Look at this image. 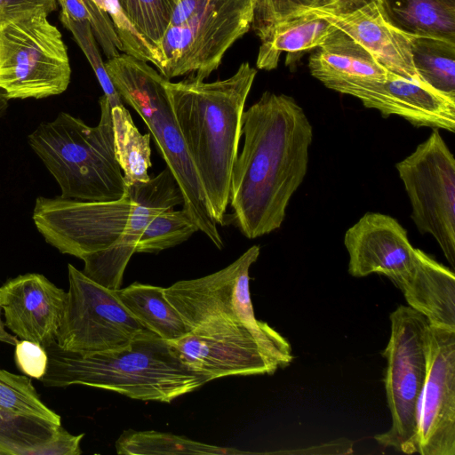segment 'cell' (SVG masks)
<instances>
[{
    "instance_id": "obj_22",
    "label": "cell",
    "mask_w": 455,
    "mask_h": 455,
    "mask_svg": "<svg viewBox=\"0 0 455 455\" xmlns=\"http://www.w3.org/2000/svg\"><path fill=\"white\" fill-rule=\"evenodd\" d=\"M337 28L311 10L295 13L276 24L259 49V69L276 68L282 52L286 65L292 66L307 51L319 47Z\"/></svg>"
},
{
    "instance_id": "obj_17",
    "label": "cell",
    "mask_w": 455,
    "mask_h": 455,
    "mask_svg": "<svg viewBox=\"0 0 455 455\" xmlns=\"http://www.w3.org/2000/svg\"><path fill=\"white\" fill-rule=\"evenodd\" d=\"M349 256L348 273L354 277L380 274L397 287L410 273L415 258L407 230L393 217L369 212L345 234Z\"/></svg>"
},
{
    "instance_id": "obj_28",
    "label": "cell",
    "mask_w": 455,
    "mask_h": 455,
    "mask_svg": "<svg viewBox=\"0 0 455 455\" xmlns=\"http://www.w3.org/2000/svg\"><path fill=\"white\" fill-rule=\"evenodd\" d=\"M60 426L0 411V455H35L54 439Z\"/></svg>"
},
{
    "instance_id": "obj_23",
    "label": "cell",
    "mask_w": 455,
    "mask_h": 455,
    "mask_svg": "<svg viewBox=\"0 0 455 455\" xmlns=\"http://www.w3.org/2000/svg\"><path fill=\"white\" fill-rule=\"evenodd\" d=\"M386 21L411 36L455 43V0H377Z\"/></svg>"
},
{
    "instance_id": "obj_20",
    "label": "cell",
    "mask_w": 455,
    "mask_h": 455,
    "mask_svg": "<svg viewBox=\"0 0 455 455\" xmlns=\"http://www.w3.org/2000/svg\"><path fill=\"white\" fill-rule=\"evenodd\" d=\"M408 306L422 314L430 325L455 331V275L420 249L413 266L397 286Z\"/></svg>"
},
{
    "instance_id": "obj_14",
    "label": "cell",
    "mask_w": 455,
    "mask_h": 455,
    "mask_svg": "<svg viewBox=\"0 0 455 455\" xmlns=\"http://www.w3.org/2000/svg\"><path fill=\"white\" fill-rule=\"evenodd\" d=\"M325 86L357 98L365 108L379 110L383 117L395 115L416 127L455 132V99L423 82L388 72L382 80H342Z\"/></svg>"
},
{
    "instance_id": "obj_26",
    "label": "cell",
    "mask_w": 455,
    "mask_h": 455,
    "mask_svg": "<svg viewBox=\"0 0 455 455\" xmlns=\"http://www.w3.org/2000/svg\"><path fill=\"white\" fill-rule=\"evenodd\" d=\"M117 454L124 455H236L251 452L220 447L188 439L185 436L154 430L123 432L116 442Z\"/></svg>"
},
{
    "instance_id": "obj_4",
    "label": "cell",
    "mask_w": 455,
    "mask_h": 455,
    "mask_svg": "<svg viewBox=\"0 0 455 455\" xmlns=\"http://www.w3.org/2000/svg\"><path fill=\"white\" fill-rule=\"evenodd\" d=\"M253 245L234 262L211 275L174 283L164 288L190 333L235 341H254L277 364L292 361L284 337L255 317L250 294L251 266L259 256Z\"/></svg>"
},
{
    "instance_id": "obj_8",
    "label": "cell",
    "mask_w": 455,
    "mask_h": 455,
    "mask_svg": "<svg viewBox=\"0 0 455 455\" xmlns=\"http://www.w3.org/2000/svg\"><path fill=\"white\" fill-rule=\"evenodd\" d=\"M44 12L0 28V89L10 99H41L65 92L71 68L60 30Z\"/></svg>"
},
{
    "instance_id": "obj_21",
    "label": "cell",
    "mask_w": 455,
    "mask_h": 455,
    "mask_svg": "<svg viewBox=\"0 0 455 455\" xmlns=\"http://www.w3.org/2000/svg\"><path fill=\"white\" fill-rule=\"evenodd\" d=\"M308 68L324 85L351 79L382 80L388 74L368 51L339 28L311 54Z\"/></svg>"
},
{
    "instance_id": "obj_41",
    "label": "cell",
    "mask_w": 455,
    "mask_h": 455,
    "mask_svg": "<svg viewBox=\"0 0 455 455\" xmlns=\"http://www.w3.org/2000/svg\"><path fill=\"white\" fill-rule=\"evenodd\" d=\"M175 3V0H172Z\"/></svg>"
},
{
    "instance_id": "obj_32",
    "label": "cell",
    "mask_w": 455,
    "mask_h": 455,
    "mask_svg": "<svg viewBox=\"0 0 455 455\" xmlns=\"http://www.w3.org/2000/svg\"><path fill=\"white\" fill-rule=\"evenodd\" d=\"M109 15L123 52L138 60L154 64L158 71L162 68V55L159 48L146 38L132 23L118 0H93Z\"/></svg>"
},
{
    "instance_id": "obj_11",
    "label": "cell",
    "mask_w": 455,
    "mask_h": 455,
    "mask_svg": "<svg viewBox=\"0 0 455 455\" xmlns=\"http://www.w3.org/2000/svg\"><path fill=\"white\" fill-rule=\"evenodd\" d=\"M68 290L56 343L65 350L90 353L130 344L146 328L118 298L116 291L68 265Z\"/></svg>"
},
{
    "instance_id": "obj_29",
    "label": "cell",
    "mask_w": 455,
    "mask_h": 455,
    "mask_svg": "<svg viewBox=\"0 0 455 455\" xmlns=\"http://www.w3.org/2000/svg\"><path fill=\"white\" fill-rule=\"evenodd\" d=\"M197 231L198 227L184 209L164 211L143 230L135 252L158 253L182 243Z\"/></svg>"
},
{
    "instance_id": "obj_33",
    "label": "cell",
    "mask_w": 455,
    "mask_h": 455,
    "mask_svg": "<svg viewBox=\"0 0 455 455\" xmlns=\"http://www.w3.org/2000/svg\"><path fill=\"white\" fill-rule=\"evenodd\" d=\"M136 28L158 47L168 28L174 6L172 0H118Z\"/></svg>"
},
{
    "instance_id": "obj_2",
    "label": "cell",
    "mask_w": 455,
    "mask_h": 455,
    "mask_svg": "<svg viewBox=\"0 0 455 455\" xmlns=\"http://www.w3.org/2000/svg\"><path fill=\"white\" fill-rule=\"evenodd\" d=\"M257 71L242 63L234 75L211 83L191 76L165 82L168 99L197 172L213 220L224 224L230 177L238 154L241 120Z\"/></svg>"
},
{
    "instance_id": "obj_40",
    "label": "cell",
    "mask_w": 455,
    "mask_h": 455,
    "mask_svg": "<svg viewBox=\"0 0 455 455\" xmlns=\"http://www.w3.org/2000/svg\"><path fill=\"white\" fill-rule=\"evenodd\" d=\"M8 98L5 92L0 89V118L5 113L8 108Z\"/></svg>"
},
{
    "instance_id": "obj_38",
    "label": "cell",
    "mask_w": 455,
    "mask_h": 455,
    "mask_svg": "<svg viewBox=\"0 0 455 455\" xmlns=\"http://www.w3.org/2000/svg\"><path fill=\"white\" fill-rule=\"evenodd\" d=\"M84 434L71 435L61 426L54 439L39 449L35 455H78L82 453L80 443Z\"/></svg>"
},
{
    "instance_id": "obj_13",
    "label": "cell",
    "mask_w": 455,
    "mask_h": 455,
    "mask_svg": "<svg viewBox=\"0 0 455 455\" xmlns=\"http://www.w3.org/2000/svg\"><path fill=\"white\" fill-rule=\"evenodd\" d=\"M417 452L455 455V331L429 324L417 414Z\"/></svg>"
},
{
    "instance_id": "obj_3",
    "label": "cell",
    "mask_w": 455,
    "mask_h": 455,
    "mask_svg": "<svg viewBox=\"0 0 455 455\" xmlns=\"http://www.w3.org/2000/svg\"><path fill=\"white\" fill-rule=\"evenodd\" d=\"M45 350L47 370L40 380L46 387L89 386L132 399L170 403L209 382L148 329L118 349L80 353L54 341Z\"/></svg>"
},
{
    "instance_id": "obj_9",
    "label": "cell",
    "mask_w": 455,
    "mask_h": 455,
    "mask_svg": "<svg viewBox=\"0 0 455 455\" xmlns=\"http://www.w3.org/2000/svg\"><path fill=\"white\" fill-rule=\"evenodd\" d=\"M252 0H212L199 14L168 26L158 48L160 74L171 80L186 76L204 80L216 70L228 48L251 28Z\"/></svg>"
},
{
    "instance_id": "obj_25",
    "label": "cell",
    "mask_w": 455,
    "mask_h": 455,
    "mask_svg": "<svg viewBox=\"0 0 455 455\" xmlns=\"http://www.w3.org/2000/svg\"><path fill=\"white\" fill-rule=\"evenodd\" d=\"M116 157L126 186L149 180L150 132L141 134L124 105L111 108Z\"/></svg>"
},
{
    "instance_id": "obj_30",
    "label": "cell",
    "mask_w": 455,
    "mask_h": 455,
    "mask_svg": "<svg viewBox=\"0 0 455 455\" xmlns=\"http://www.w3.org/2000/svg\"><path fill=\"white\" fill-rule=\"evenodd\" d=\"M0 411L19 416L42 419L60 426V415L43 403L28 378L2 369H0Z\"/></svg>"
},
{
    "instance_id": "obj_10",
    "label": "cell",
    "mask_w": 455,
    "mask_h": 455,
    "mask_svg": "<svg viewBox=\"0 0 455 455\" xmlns=\"http://www.w3.org/2000/svg\"><path fill=\"white\" fill-rule=\"evenodd\" d=\"M421 234L436 240L455 267V159L437 129L395 164Z\"/></svg>"
},
{
    "instance_id": "obj_1",
    "label": "cell",
    "mask_w": 455,
    "mask_h": 455,
    "mask_svg": "<svg viewBox=\"0 0 455 455\" xmlns=\"http://www.w3.org/2000/svg\"><path fill=\"white\" fill-rule=\"evenodd\" d=\"M313 126L291 96L265 92L244 110L243 149L233 164L229 201L235 223L249 239L278 229L303 182Z\"/></svg>"
},
{
    "instance_id": "obj_5",
    "label": "cell",
    "mask_w": 455,
    "mask_h": 455,
    "mask_svg": "<svg viewBox=\"0 0 455 455\" xmlns=\"http://www.w3.org/2000/svg\"><path fill=\"white\" fill-rule=\"evenodd\" d=\"M98 125L60 112L28 136V143L58 182L61 197L105 202L121 199L126 185L116 157L111 108L100 99Z\"/></svg>"
},
{
    "instance_id": "obj_24",
    "label": "cell",
    "mask_w": 455,
    "mask_h": 455,
    "mask_svg": "<svg viewBox=\"0 0 455 455\" xmlns=\"http://www.w3.org/2000/svg\"><path fill=\"white\" fill-rule=\"evenodd\" d=\"M116 291L133 316L161 339L172 342L190 333L180 313L167 299L164 288L133 283Z\"/></svg>"
},
{
    "instance_id": "obj_35",
    "label": "cell",
    "mask_w": 455,
    "mask_h": 455,
    "mask_svg": "<svg viewBox=\"0 0 455 455\" xmlns=\"http://www.w3.org/2000/svg\"><path fill=\"white\" fill-rule=\"evenodd\" d=\"M62 24L71 31L74 38L89 60L98 81L107 97L110 108L121 106L123 100L115 89L105 68L100 52L97 48L95 37L91 26L87 21H74L60 14Z\"/></svg>"
},
{
    "instance_id": "obj_31",
    "label": "cell",
    "mask_w": 455,
    "mask_h": 455,
    "mask_svg": "<svg viewBox=\"0 0 455 455\" xmlns=\"http://www.w3.org/2000/svg\"><path fill=\"white\" fill-rule=\"evenodd\" d=\"M61 15L74 21H87L108 59L123 52L114 24L106 11L93 0H58Z\"/></svg>"
},
{
    "instance_id": "obj_15",
    "label": "cell",
    "mask_w": 455,
    "mask_h": 455,
    "mask_svg": "<svg viewBox=\"0 0 455 455\" xmlns=\"http://www.w3.org/2000/svg\"><path fill=\"white\" fill-rule=\"evenodd\" d=\"M126 187L133 203L121 236L108 248L81 258L84 262L82 272L114 291L120 289L125 267L148 223L164 211L184 203L179 184L167 167L147 182Z\"/></svg>"
},
{
    "instance_id": "obj_12",
    "label": "cell",
    "mask_w": 455,
    "mask_h": 455,
    "mask_svg": "<svg viewBox=\"0 0 455 455\" xmlns=\"http://www.w3.org/2000/svg\"><path fill=\"white\" fill-rule=\"evenodd\" d=\"M126 187L119 200L92 202L38 196L33 220L45 241L77 258L105 250L121 236L132 206Z\"/></svg>"
},
{
    "instance_id": "obj_7",
    "label": "cell",
    "mask_w": 455,
    "mask_h": 455,
    "mask_svg": "<svg viewBox=\"0 0 455 455\" xmlns=\"http://www.w3.org/2000/svg\"><path fill=\"white\" fill-rule=\"evenodd\" d=\"M390 323L383 355L391 426L374 438L385 448L412 454L417 452L418 403L427 375L429 323L422 314L403 305L390 314Z\"/></svg>"
},
{
    "instance_id": "obj_16",
    "label": "cell",
    "mask_w": 455,
    "mask_h": 455,
    "mask_svg": "<svg viewBox=\"0 0 455 455\" xmlns=\"http://www.w3.org/2000/svg\"><path fill=\"white\" fill-rule=\"evenodd\" d=\"M310 10L348 35L388 72L422 82L413 66L411 36L386 21L377 0H331Z\"/></svg>"
},
{
    "instance_id": "obj_37",
    "label": "cell",
    "mask_w": 455,
    "mask_h": 455,
    "mask_svg": "<svg viewBox=\"0 0 455 455\" xmlns=\"http://www.w3.org/2000/svg\"><path fill=\"white\" fill-rule=\"evenodd\" d=\"M58 0H0V28L25 17L57 9Z\"/></svg>"
},
{
    "instance_id": "obj_19",
    "label": "cell",
    "mask_w": 455,
    "mask_h": 455,
    "mask_svg": "<svg viewBox=\"0 0 455 455\" xmlns=\"http://www.w3.org/2000/svg\"><path fill=\"white\" fill-rule=\"evenodd\" d=\"M191 370L209 381L228 376L272 374L277 364L257 342L235 341L188 333L169 342Z\"/></svg>"
},
{
    "instance_id": "obj_34",
    "label": "cell",
    "mask_w": 455,
    "mask_h": 455,
    "mask_svg": "<svg viewBox=\"0 0 455 455\" xmlns=\"http://www.w3.org/2000/svg\"><path fill=\"white\" fill-rule=\"evenodd\" d=\"M331 0H252L253 18L251 28L260 41L265 40L274 27L286 18L316 8Z\"/></svg>"
},
{
    "instance_id": "obj_18",
    "label": "cell",
    "mask_w": 455,
    "mask_h": 455,
    "mask_svg": "<svg viewBox=\"0 0 455 455\" xmlns=\"http://www.w3.org/2000/svg\"><path fill=\"white\" fill-rule=\"evenodd\" d=\"M67 291L44 275H19L0 286V308L4 324L17 337L46 347L56 341Z\"/></svg>"
},
{
    "instance_id": "obj_39",
    "label": "cell",
    "mask_w": 455,
    "mask_h": 455,
    "mask_svg": "<svg viewBox=\"0 0 455 455\" xmlns=\"http://www.w3.org/2000/svg\"><path fill=\"white\" fill-rule=\"evenodd\" d=\"M212 0H175L169 26L180 25L202 12Z\"/></svg>"
},
{
    "instance_id": "obj_6",
    "label": "cell",
    "mask_w": 455,
    "mask_h": 455,
    "mask_svg": "<svg viewBox=\"0 0 455 455\" xmlns=\"http://www.w3.org/2000/svg\"><path fill=\"white\" fill-rule=\"evenodd\" d=\"M148 62L126 53L105 62L107 73L122 100L141 117L153 135L156 147L182 192L183 208L218 248L223 241L213 220L197 172L172 112L166 78Z\"/></svg>"
},
{
    "instance_id": "obj_36",
    "label": "cell",
    "mask_w": 455,
    "mask_h": 455,
    "mask_svg": "<svg viewBox=\"0 0 455 455\" xmlns=\"http://www.w3.org/2000/svg\"><path fill=\"white\" fill-rule=\"evenodd\" d=\"M15 362L25 375L41 379L46 372L48 355L40 344L21 339L15 344Z\"/></svg>"
},
{
    "instance_id": "obj_27",
    "label": "cell",
    "mask_w": 455,
    "mask_h": 455,
    "mask_svg": "<svg viewBox=\"0 0 455 455\" xmlns=\"http://www.w3.org/2000/svg\"><path fill=\"white\" fill-rule=\"evenodd\" d=\"M411 52L422 82L455 99V43L431 36H411Z\"/></svg>"
}]
</instances>
